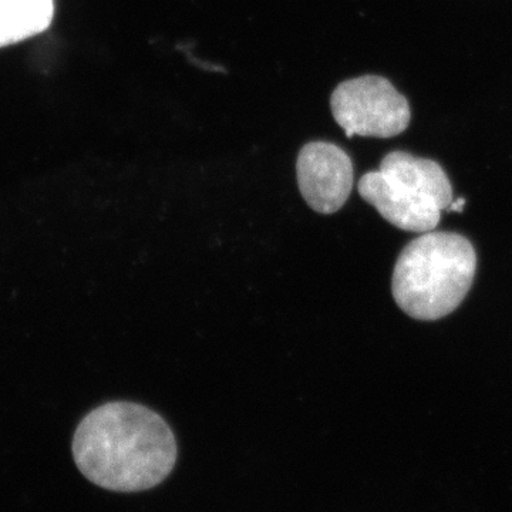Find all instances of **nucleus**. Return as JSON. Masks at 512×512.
<instances>
[{
    "mask_svg": "<svg viewBox=\"0 0 512 512\" xmlns=\"http://www.w3.org/2000/svg\"><path fill=\"white\" fill-rule=\"evenodd\" d=\"M72 450L87 480L117 493L156 487L177 461V441L163 417L130 402L106 403L87 414Z\"/></svg>",
    "mask_w": 512,
    "mask_h": 512,
    "instance_id": "1",
    "label": "nucleus"
},
{
    "mask_svg": "<svg viewBox=\"0 0 512 512\" xmlns=\"http://www.w3.org/2000/svg\"><path fill=\"white\" fill-rule=\"evenodd\" d=\"M360 197L394 227L403 231H434L441 212L453 202V188L446 171L436 161L393 151L377 171L357 184Z\"/></svg>",
    "mask_w": 512,
    "mask_h": 512,
    "instance_id": "3",
    "label": "nucleus"
},
{
    "mask_svg": "<svg viewBox=\"0 0 512 512\" xmlns=\"http://www.w3.org/2000/svg\"><path fill=\"white\" fill-rule=\"evenodd\" d=\"M55 16V0H0V47L45 32Z\"/></svg>",
    "mask_w": 512,
    "mask_h": 512,
    "instance_id": "6",
    "label": "nucleus"
},
{
    "mask_svg": "<svg viewBox=\"0 0 512 512\" xmlns=\"http://www.w3.org/2000/svg\"><path fill=\"white\" fill-rule=\"evenodd\" d=\"M464 204H466V200H464V198H460V200H457L456 202H451V205L447 208V211L461 212L463 211Z\"/></svg>",
    "mask_w": 512,
    "mask_h": 512,
    "instance_id": "7",
    "label": "nucleus"
},
{
    "mask_svg": "<svg viewBox=\"0 0 512 512\" xmlns=\"http://www.w3.org/2000/svg\"><path fill=\"white\" fill-rule=\"evenodd\" d=\"M296 177L303 200L319 214L338 212L355 183L352 158L326 141L306 144L296 160Z\"/></svg>",
    "mask_w": 512,
    "mask_h": 512,
    "instance_id": "5",
    "label": "nucleus"
},
{
    "mask_svg": "<svg viewBox=\"0 0 512 512\" xmlns=\"http://www.w3.org/2000/svg\"><path fill=\"white\" fill-rule=\"evenodd\" d=\"M476 271V249L466 237L456 232H424L397 258L394 301L413 319L444 318L464 301Z\"/></svg>",
    "mask_w": 512,
    "mask_h": 512,
    "instance_id": "2",
    "label": "nucleus"
},
{
    "mask_svg": "<svg viewBox=\"0 0 512 512\" xmlns=\"http://www.w3.org/2000/svg\"><path fill=\"white\" fill-rule=\"evenodd\" d=\"M330 109L346 136H399L412 120L409 101L380 76H362L340 83Z\"/></svg>",
    "mask_w": 512,
    "mask_h": 512,
    "instance_id": "4",
    "label": "nucleus"
}]
</instances>
